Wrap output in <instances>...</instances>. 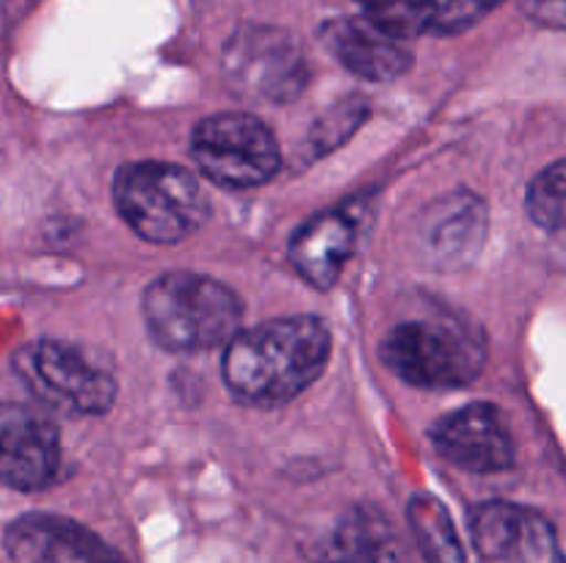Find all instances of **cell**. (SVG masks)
<instances>
[{
	"label": "cell",
	"mask_w": 566,
	"mask_h": 563,
	"mask_svg": "<svg viewBox=\"0 0 566 563\" xmlns=\"http://www.w3.org/2000/svg\"><path fill=\"white\" fill-rule=\"evenodd\" d=\"M59 428L48 414L22 403H0V484L42 491L59 478Z\"/></svg>",
	"instance_id": "cell-8"
},
{
	"label": "cell",
	"mask_w": 566,
	"mask_h": 563,
	"mask_svg": "<svg viewBox=\"0 0 566 563\" xmlns=\"http://www.w3.org/2000/svg\"><path fill=\"white\" fill-rule=\"evenodd\" d=\"M409 524L426 563H468L457 524L437 497L415 495L409 502Z\"/></svg>",
	"instance_id": "cell-16"
},
{
	"label": "cell",
	"mask_w": 566,
	"mask_h": 563,
	"mask_svg": "<svg viewBox=\"0 0 566 563\" xmlns=\"http://www.w3.org/2000/svg\"><path fill=\"white\" fill-rule=\"evenodd\" d=\"M14 370L28 390L55 412L105 414L116 401V381L81 348L61 340H36L14 357Z\"/></svg>",
	"instance_id": "cell-6"
},
{
	"label": "cell",
	"mask_w": 566,
	"mask_h": 563,
	"mask_svg": "<svg viewBox=\"0 0 566 563\" xmlns=\"http://www.w3.org/2000/svg\"><path fill=\"white\" fill-rule=\"evenodd\" d=\"M363 20L390 39H415L431 33L437 0H357Z\"/></svg>",
	"instance_id": "cell-17"
},
{
	"label": "cell",
	"mask_w": 566,
	"mask_h": 563,
	"mask_svg": "<svg viewBox=\"0 0 566 563\" xmlns=\"http://www.w3.org/2000/svg\"><path fill=\"white\" fill-rule=\"evenodd\" d=\"M11 563H127L86 524L61 513H22L3 533Z\"/></svg>",
	"instance_id": "cell-9"
},
{
	"label": "cell",
	"mask_w": 566,
	"mask_h": 563,
	"mask_svg": "<svg viewBox=\"0 0 566 563\" xmlns=\"http://www.w3.org/2000/svg\"><path fill=\"white\" fill-rule=\"evenodd\" d=\"M359 204L348 202L343 208L324 210L298 226L287 246V259L293 270L318 290H329L340 279L348 257L357 246Z\"/></svg>",
	"instance_id": "cell-11"
},
{
	"label": "cell",
	"mask_w": 566,
	"mask_h": 563,
	"mask_svg": "<svg viewBox=\"0 0 566 563\" xmlns=\"http://www.w3.org/2000/svg\"><path fill=\"white\" fill-rule=\"evenodd\" d=\"M321 42L354 75L365 81H396L412 66V53L368 20L340 17L321 28Z\"/></svg>",
	"instance_id": "cell-14"
},
{
	"label": "cell",
	"mask_w": 566,
	"mask_h": 563,
	"mask_svg": "<svg viewBox=\"0 0 566 563\" xmlns=\"http://www.w3.org/2000/svg\"><path fill=\"white\" fill-rule=\"evenodd\" d=\"M470 535L475 550L490 561L528 563L551 546V524L536 511L514 502H484L470 513Z\"/></svg>",
	"instance_id": "cell-13"
},
{
	"label": "cell",
	"mask_w": 566,
	"mask_h": 563,
	"mask_svg": "<svg viewBox=\"0 0 566 563\" xmlns=\"http://www.w3.org/2000/svg\"><path fill=\"white\" fill-rule=\"evenodd\" d=\"M365 116H368V103H365L363 97L343 99V103H337L335 108L326 110V114L315 121L313 132H310V147L318 155L332 152L337 144L346 141V138L363 125Z\"/></svg>",
	"instance_id": "cell-19"
},
{
	"label": "cell",
	"mask_w": 566,
	"mask_h": 563,
	"mask_svg": "<svg viewBox=\"0 0 566 563\" xmlns=\"http://www.w3.org/2000/svg\"><path fill=\"white\" fill-rule=\"evenodd\" d=\"M442 458L470 472H501L514 464V439L492 403H468L431 428Z\"/></svg>",
	"instance_id": "cell-10"
},
{
	"label": "cell",
	"mask_w": 566,
	"mask_h": 563,
	"mask_svg": "<svg viewBox=\"0 0 566 563\" xmlns=\"http://www.w3.org/2000/svg\"><path fill=\"white\" fill-rule=\"evenodd\" d=\"M114 204L149 243H180L208 219L210 202L188 169L160 160L127 163L114 177Z\"/></svg>",
	"instance_id": "cell-4"
},
{
	"label": "cell",
	"mask_w": 566,
	"mask_h": 563,
	"mask_svg": "<svg viewBox=\"0 0 566 563\" xmlns=\"http://www.w3.org/2000/svg\"><path fill=\"white\" fill-rule=\"evenodd\" d=\"M486 204L470 191H457L434 202L420 230V248L437 268L473 263L486 241Z\"/></svg>",
	"instance_id": "cell-12"
},
{
	"label": "cell",
	"mask_w": 566,
	"mask_h": 563,
	"mask_svg": "<svg viewBox=\"0 0 566 563\" xmlns=\"http://www.w3.org/2000/svg\"><path fill=\"white\" fill-rule=\"evenodd\" d=\"M221 70L238 94L265 103H291L310 81L307 55L285 28L241 25L221 50Z\"/></svg>",
	"instance_id": "cell-5"
},
{
	"label": "cell",
	"mask_w": 566,
	"mask_h": 563,
	"mask_svg": "<svg viewBox=\"0 0 566 563\" xmlns=\"http://www.w3.org/2000/svg\"><path fill=\"white\" fill-rule=\"evenodd\" d=\"M497 3H501V0H437V14L431 33L453 36V33L470 31V28L479 25L492 9H497Z\"/></svg>",
	"instance_id": "cell-20"
},
{
	"label": "cell",
	"mask_w": 566,
	"mask_h": 563,
	"mask_svg": "<svg viewBox=\"0 0 566 563\" xmlns=\"http://www.w3.org/2000/svg\"><path fill=\"white\" fill-rule=\"evenodd\" d=\"M381 362L412 386L457 390L473 384L486 364V340L475 323L437 312L392 326L381 340Z\"/></svg>",
	"instance_id": "cell-3"
},
{
	"label": "cell",
	"mask_w": 566,
	"mask_h": 563,
	"mask_svg": "<svg viewBox=\"0 0 566 563\" xmlns=\"http://www.w3.org/2000/svg\"><path fill=\"white\" fill-rule=\"evenodd\" d=\"M324 563H409L396 524L370 506L348 508L321 546Z\"/></svg>",
	"instance_id": "cell-15"
},
{
	"label": "cell",
	"mask_w": 566,
	"mask_h": 563,
	"mask_svg": "<svg viewBox=\"0 0 566 563\" xmlns=\"http://www.w3.org/2000/svg\"><path fill=\"white\" fill-rule=\"evenodd\" d=\"M329 351V329L315 315L265 320L224 348V384L249 406H280L324 373Z\"/></svg>",
	"instance_id": "cell-1"
},
{
	"label": "cell",
	"mask_w": 566,
	"mask_h": 563,
	"mask_svg": "<svg viewBox=\"0 0 566 563\" xmlns=\"http://www.w3.org/2000/svg\"><path fill=\"white\" fill-rule=\"evenodd\" d=\"M142 312L149 337L164 351L205 353L241 334L243 301L213 276L169 270L147 285Z\"/></svg>",
	"instance_id": "cell-2"
},
{
	"label": "cell",
	"mask_w": 566,
	"mask_h": 563,
	"mask_svg": "<svg viewBox=\"0 0 566 563\" xmlns=\"http://www.w3.org/2000/svg\"><path fill=\"white\" fill-rule=\"evenodd\" d=\"M523 9L539 25L566 31V0H523Z\"/></svg>",
	"instance_id": "cell-21"
},
{
	"label": "cell",
	"mask_w": 566,
	"mask_h": 563,
	"mask_svg": "<svg viewBox=\"0 0 566 563\" xmlns=\"http://www.w3.org/2000/svg\"><path fill=\"white\" fill-rule=\"evenodd\" d=\"M191 155L210 180L227 188L263 185L282 163L271 127L243 110L199 121L191 136Z\"/></svg>",
	"instance_id": "cell-7"
},
{
	"label": "cell",
	"mask_w": 566,
	"mask_h": 563,
	"mask_svg": "<svg viewBox=\"0 0 566 563\" xmlns=\"http://www.w3.org/2000/svg\"><path fill=\"white\" fill-rule=\"evenodd\" d=\"M528 215L547 232H566V158L547 166L531 180Z\"/></svg>",
	"instance_id": "cell-18"
}]
</instances>
